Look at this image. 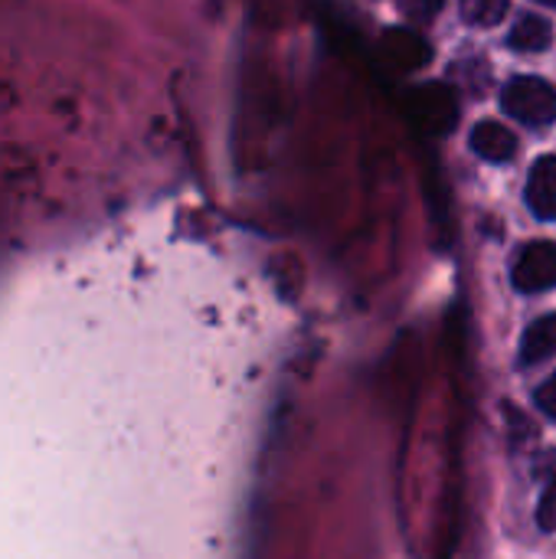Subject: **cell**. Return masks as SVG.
I'll list each match as a JSON object with an SVG mask.
<instances>
[{"mask_svg":"<svg viewBox=\"0 0 556 559\" xmlns=\"http://www.w3.org/2000/svg\"><path fill=\"white\" fill-rule=\"evenodd\" d=\"M505 111L524 124H551L556 118V92L541 75H514L501 92Z\"/></svg>","mask_w":556,"mask_h":559,"instance_id":"cell-1","label":"cell"},{"mask_svg":"<svg viewBox=\"0 0 556 559\" xmlns=\"http://www.w3.org/2000/svg\"><path fill=\"white\" fill-rule=\"evenodd\" d=\"M511 278H514V288L524 292V295H537V292H547L556 285V242H531L514 269H511Z\"/></svg>","mask_w":556,"mask_h":559,"instance_id":"cell-2","label":"cell"},{"mask_svg":"<svg viewBox=\"0 0 556 559\" xmlns=\"http://www.w3.org/2000/svg\"><path fill=\"white\" fill-rule=\"evenodd\" d=\"M528 206L537 219H556V154H544L531 167Z\"/></svg>","mask_w":556,"mask_h":559,"instance_id":"cell-3","label":"cell"},{"mask_svg":"<svg viewBox=\"0 0 556 559\" xmlns=\"http://www.w3.org/2000/svg\"><path fill=\"white\" fill-rule=\"evenodd\" d=\"M472 151L488 164H508L518 154V138L501 121H478L472 131Z\"/></svg>","mask_w":556,"mask_h":559,"instance_id":"cell-4","label":"cell"},{"mask_svg":"<svg viewBox=\"0 0 556 559\" xmlns=\"http://www.w3.org/2000/svg\"><path fill=\"white\" fill-rule=\"evenodd\" d=\"M556 354V314L537 318L521 341V364H541Z\"/></svg>","mask_w":556,"mask_h":559,"instance_id":"cell-5","label":"cell"},{"mask_svg":"<svg viewBox=\"0 0 556 559\" xmlns=\"http://www.w3.org/2000/svg\"><path fill=\"white\" fill-rule=\"evenodd\" d=\"M551 39H554V26L544 16H521L508 36L511 49H521V52H541L551 46Z\"/></svg>","mask_w":556,"mask_h":559,"instance_id":"cell-6","label":"cell"},{"mask_svg":"<svg viewBox=\"0 0 556 559\" xmlns=\"http://www.w3.org/2000/svg\"><path fill=\"white\" fill-rule=\"evenodd\" d=\"M459 10L472 26H495L508 13V0H459Z\"/></svg>","mask_w":556,"mask_h":559,"instance_id":"cell-7","label":"cell"},{"mask_svg":"<svg viewBox=\"0 0 556 559\" xmlns=\"http://www.w3.org/2000/svg\"><path fill=\"white\" fill-rule=\"evenodd\" d=\"M387 43H393L397 46V59L403 62V66H419V62H426L429 59V49H426V43L416 36V33H410V29H397L393 36H387Z\"/></svg>","mask_w":556,"mask_h":559,"instance_id":"cell-8","label":"cell"},{"mask_svg":"<svg viewBox=\"0 0 556 559\" xmlns=\"http://www.w3.org/2000/svg\"><path fill=\"white\" fill-rule=\"evenodd\" d=\"M442 3H446V0H400V10H403V16L413 20V23H429V20L442 10Z\"/></svg>","mask_w":556,"mask_h":559,"instance_id":"cell-9","label":"cell"},{"mask_svg":"<svg viewBox=\"0 0 556 559\" xmlns=\"http://www.w3.org/2000/svg\"><path fill=\"white\" fill-rule=\"evenodd\" d=\"M537 524H541V531L556 534V478L547 485V491L537 504Z\"/></svg>","mask_w":556,"mask_h":559,"instance_id":"cell-10","label":"cell"},{"mask_svg":"<svg viewBox=\"0 0 556 559\" xmlns=\"http://www.w3.org/2000/svg\"><path fill=\"white\" fill-rule=\"evenodd\" d=\"M534 403H537V409H541L547 419H554L556 423V373L547 380V383H544V386H537Z\"/></svg>","mask_w":556,"mask_h":559,"instance_id":"cell-11","label":"cell"},{"mask_svg":"<svg viewBox=\"0 0 556 559\" xmlns=\"http://www.w3.org/2000/svg\"><path fill=\"white\" fill-rule=\"evenodd\" d=\"M537 3H547V7H556V0H537Z\"/></svg>","mask_w":556,"mask_h":559,"instance_id":"cell-12","label":"cell"}]
</instances>
